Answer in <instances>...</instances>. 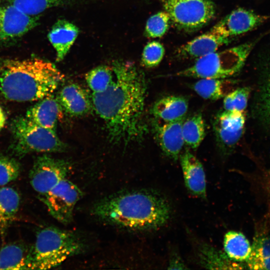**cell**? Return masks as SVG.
Instances as JSON below:
<instances>
[{
  "mask_svg": "<svg viewBox=\"0 0 270 270\" xmlns=\"http://www.w3.org/2000/svg\"><path fill=\"white\" fill-rule=\"evenodd\" d=\"M224 248L226 255L234 262L247 261L252 252V246L246 238L241 232L235 231L226 234Z\"/></svg>",
  "mask_w": 270,
  "mask_h": 270,
  "instance_id": "23",
  "label": "cell"
},
{
  "mask_svg": "<svg viewBox=\"0 0 270 270\" xmlns=\"http://www.w3.org/2000/svg\"><path fill=\"white\" fill-rule=\"evenodd\" d=\"M92 214L111 225L132 230L159 228L172 214L168 200L156 192L134 190L105 198L93 206Z\"/></svg>",
  "mask_w": 270,
  "mask_h": 270,
  "instance_id": "2",
  "label": "cell"
},
{
  "mask_svg": "<svg viewBox=\"0 0 270 270\" xmlns=\"http://www.w3.org/2000/svg\"><path fill=\"white\" fill-rule=\"evenodd\" d=\"M262 36L196 59L190 66L174 76L200 78H228L238 73Z\"/></svg>",
  "mask_w": 270,
  "mask_h": 270,
  "instance_id": "5",
  "label": "cell"
},
{
  "mask_svg": "<svg viewBox=\"0 0 270 270\" xmlns=\"http://www.w3.org/2000/svg\"><path fill=\"white\" fill-rule=\"evenodd\" d=\"M84 248V240L76 232L53 226L44 227L37 232L30 248V270L56 268Z\"/></svg>",
  "mask_w": 270,
  "mask_h": 270,
  "instance_id": "4",
  "label": "cell"
},
{
  "mask_svg": "<svg viewBox=\"0 0 270 270\" xmlns=\"http://www.w3.org/2000/svg\"><path fill=\"white\" fill-rule=\"evenodd\" d=\"M170 22V17L165 10L152 15L146 21L145 36L151 38L162 37L168 30Z\"/></svg>",
  "mask_w": 270,
  "mask_h": 270,
  "instance_id": "29",
  "label": "cell"
},
{
  "mask_svg": "<svg viewBox=\"0 0 270 270\" xmlns=\"http://www.w3.org/2000/svg\"><path fill=\"white\" fill-rule=\"evenodd\" d=\"M170 22L186 31L198 30L211 21L216 6L210 0H160Z\"/></svg>",
  "mask_w": 270,
  "mask_h": 270,
  "instance_id": "7",
  "label": "cell"
},
{
  "mask_svg": "<svg viewBox=\"0 0 270 270\" xmlns=\"http://www.w3.org/2000/svg\"><path fill=\"white\" fill-rule=\"evenodd\" d=\"M164 46L157 41L148 42L144 46L142 56V63L147 68L158 66L164 55Z\"/></svg>",
  "mask_w": 270,
  "mask_h": 270,
  "instance_id": "31",
  "label": "cell"
},
{
  "mask_svg": "<svg viewBox=\"0 0 270 270\" xmlns=\"http://www.w3.org/2000/svg\"><path fill=\"white\" fill-rule=\"evenodd\" d=\"M85 78L92 93H99L109 87L114 80V74L112 68L100 66L88 72Z\"/></svg>",
  "mask_w": 270,
  "mask_h": 270,
  "instance_id": "27",
  "label": "cell"
},
{
  "mask_svg": "<svg viewBox=\"0 0 270 270\" xmlns=\"http://www.w3.org/2000/svg\"><path fill=\"white\" fill-rule=\"evenodd\" d=\"M230 40L210 30L181 46L178 54L183 58L198 59L217 51Z\"/></svg>",
  "mask_w": 270,
  "mask_h": 270,
  "instance_id": "16",
  "label": "cell"
},
{
  "mask_svg": "<svg viewBox=\"0 0 270 270\" xmlns=\"http://www.w3.org/2000/svg\"><path fill=\"white\" fill-rule=\"evenodd\" d=\"M204 120L200 114H196L184 120L182 133L184 144L192 149L197 148L205 136Z\"/></svg>",
  "mask_w": 270,
  "mask_h": 270,
  "instance_id": "25",
  "label": "cell"
},
{
  "mask_svg": "<svg viewBox=\"0 0 270 270\" xmlns=\"http://www.w3.org/2000/svg\"><path fill=\"white\" fill-rule=\"evenodd\" d=\"M234 88V82L228 78H200L192 86L199 96L211 100L224 98Z\"/></svg>",
  "mask_w": 270,
  "mask_h": 270,
  "instance_id": "20",
  "label": "cell"
},
{
  "mask_svg": "<svg viewBox=\"0 0 270 270\" xmlns=\"http://www.w3.org/2000/svg\"><path fill=\"white\" fill-rule=\"evenodd\" d=\"M270 18L268 16L239 8L232 11L211 29L214 32L230 40L260 26Z\"/></svg>",
  "mask_w": 270,
  "mask_h": 270,
  "instance_id": "10",
  "label": "cell"
},
{
  "mask_svg": "<svg viewBox=\"0 0 270 270\" xmlns=\"http://www.w3.org/2000/svg\"><path fill=\"white\" fill-rule=\"evenodd\" d=\"M20 166L15 159L0 156V186H5L16 180L20 175Z\"/></svg>",
  "mask_w": 270,
  "mask_h": 270,
  "instance_id": "32",
  "label": "cell"
},
{
  "mask_svg": "<svg viewBox=\"0 0 270 270\" xmlns=\"http://www.w3.org/2000/svg\"><path fill=\"white\" fill-rule=\"evenodd\" d=\"M12 130L13 150L18 155L32 152H61L66 148L55 130L41 126L26 116L14 120Z\"/></svg>",
  "mask_w": 270,
  "mask_h": 270,
  "instance_id": "6",
  "label": "cell"
},
{
  "mask_svg": "<svg viewBox=\"0 0 270 270\" xmlns=\"http://www.w3.org/2000/svg\"><path fill=\"white\" fill-rule=\"evenodd\" d=\"M245 122L244 111L224 110L216 114L213 129L223 148H231L238 143L243 134Z\"/></svg>",
  "mask_w": 270,
  "mask_h": 270,
  "instance_id": "11",
  "label": "cell"
},
{
  "mask_svg": "<svg viewBox=\"0 0 270 270\" xmlns=\"http://www.w3.org/2000/svg\"><path fill=\"white\" fill-rule=\"evenodd\" d=\"M38 101L28 109L25 116L41 126L56 131L63 110L57 98L50 94Z\"/></svg>",
  "mask_w": 270,
  "mask_h": 270,
  "instance_id": "17",
  "label": "cell"
},
{
  "mask_svg": "<svg viewBox=\"0 0 270 270\" xmlns=\"http://www.w3.org/2000/svg\"><path fill=\"white\" fill-rule=\"evenodd\" d=\"M197 256L201 266L208 269H238L240 268L235 262H232L225 252L216 250L204 242L199 243L197 248Z\"/></svg>",
  "mask_w": 270,
  "mask_h": 270,
  "instance_id": "22",
  "label": "cell"
},
{
  "mask_svg": "<svg viewBox=\"0 0 270 270\" xmlns=\"http://www.w3.org/2000/svg\"><path fill=\"white\" fill-rule=\"evenodd\" d=\"M64 78L52 63L38 58L11 60L0 71V90L16 102L39 100L52 94Z\"/></svg>",
  "mask_w": 270,
  "mask_h": 270,
  "instance_id": "3",
  "label": "cell"
},
{
  "mask_svg": "<svg viewBox=\"0 0 270 270\" xmlns=\"http://www.w3.org/2000/svg\"><path fill=\"white\" fill-rule=\"evenodd\" d=\"M246 262L251 269L270 270V237L266 236L256 240Z\"/></svg>",
  "mask_w": 270,
  "mask_h": 270,
  "instance_id": "26",
  "label": "cell"
},
{
  "mask_svg": "<svg viewBox=\"0 0 270 270\" xmlns=\"http://www.w3.org/2000/svg\"><path fill=\"white\" fill-rule=\"evenodd\" d=\"M20 197L14 188H0V228L7 226L15 217L20 206Z\"/></svg>",
  "mask_w": 270,
  "mask_h": 270,
  "instance_id": "24",
  "label": "cell"
},
{
  "mask_svg": "<svg viewBox=\"0 0 270 270\" xmlns=\"http://www.w3.org/2000/svg\"><path fill=\"white\" fill-rule=\"evenodd\" d=\"M56 98L62 110L72 116H84L93 108L92 98L88 92L76 84L63 86Z\"/></svg>",
  "mask_w": 270,
  "mask_h": 270,
  "instance_id": "14",
  "label": "cell"
},
{
  "mask_svg": "<svg viewBox=\"0 0 270 270\" xmlns=\"http://www.w3.org/2000/svg\"><path fill=\"white\" fill-rule=\"evenodd\" d=\"M78 28L65 20H58L52 26L48 38L56 52V60H64L78 34Z\"/></svg>",
  "mask_w": 270,
  "mask_h": 270,
  "instance_id": "18",
  "label": "cell"
},
{
  "mask_svg": "<svg viewBox=\"0 0 270 270\" xmlns=\"http://www.w3.org/2000/svg\"><path fill=\"white\" fill-rule=\"evenodd\" d=\"M28 249L20 244H10L0 250V270H30Z\"/></svg>",
  "mask_w": 270,
  "mask_h": 270,
  "instance_id": "21",
  "label": "cell"
},
{
  "mask_svg": "<svg viewBox=\"0 0 270 270\" xmlns=\"http://www.w3.org/2000/svg\"><path fill=\"white\" fill-rule=\"evenodd\" d=\"M24 13L30 16H38L46 10L63 4L66 0H8Z\"/></svg>",
  "mask_w": 270,
  "mask_h": 270,
  "instance_id": "28",
  "label": "cell"
},
{
  "mask_svg": "<svg viewBox=\"0 0 270 270\" xmlns=\"http://www.w3.org/2000/svg\"><path fill=\"white\" fill-rule=\"evenodd\" d=\"M180 162L184 184L193 194L206 198V182L203 166L198 158L188 150L180 155Z\"/></svg>",
  "mask_w": 270,
  "mask_h": 270,
  "instance_id": "15",
  "label": "cell"
},
{
  "mask_svg": "<svg viewBox=\"0 0 270 270\" xmlns=\"http://www.w3.org/2000/svg\"><path fill=\"white\" fill-rule=\"evenodd\" d=\"M184 118L172 122L154 120V130L155 138L164 154L176 160L184 144L182 133Z\"/></svg>",
  "mask_w": 270,
  "mask_h": 270,
  "instance_id": "13",
  "label": "cell"
},
{
  "mask_svg": "<svg viewBox=\"0 0 270 270\" xmlns=\"http://www.w3.org/2000/svg\"><path fill=\"white\" fill-rule=\"evenodd\" d=\"M2 0H0V1H2Z\"/></svg>",
  "mask_w": 270,
  "mask_h": 270,
  "instance_id": "36",
  "label": "cell"
},
{
  "mask_svg": "<svg viewBox=\"0 0 270 270\" xmlns=\"http://www.w3.org/2000/svg\"><path fill=\"white\" fill-rule=\"evenodd\" d=\"M114 80L104 92L92 93L93 108L104 121L111 140L128 144L142 138L147 84L144 74L130 62H112Z\"/></svg>",
  "mask_w": 270,
  "mask_h": 270,
  "instance_id": "1",
  "label": "cell"
},
{
  "mask_svg": "<svg viewBox=\"0 0 270 270\" xmlns=\"http://www.w3.org/2000/svg\"><path fill=\"white\" fill-rule=\"evenodd\" d=\"M168 269H186L181 258L176 254L172 256L170 258Z\"/></svg>",
  "mask_w": 270,
  "mask_h": 270,
  "instance_id": "34",
  "label": "cell"
},
{
  "mask_svg": "<svg viewBox=\"0 0 270 270\" xmlns=\"http://www.w3.org/2000/svg\"><path fill=\"white\" fill-rule=\"evenodd\" d=\"M70 169V164L65 160L48 155L38 157L30 170L29 178L31 186L39 198L67 178Z\"/></svg>",
  "mask_w": 270,
  "mask_h": 270,
  "instance_id": "8",
  "label": "cell"
},
{
  "mask_svg": "<svg viewBox=\"0 0 270 270\" xmlns=\"http://www.w3.org/2000/svg\"><path fill=\"white\" fill-rule=\"evenodd\" d=\"M6 122V116L4 112L0 106V130L4 127Z\"/></svg>",
  "mask_w": 270,
  "mask_h": 270,
  "instance_id": "35",
  "label": "cell"
},
{
  "mask_svg": "<svg viewBox=\"0 0 270 270\" xmlns=\"http://www.w3.org/2000/svg\"><path fill=\"white\" fill-rule=\"evenodd\" d=\"M38 18L27 14L10 4L0 7V40L21 37L37 25Z\"/></svg>",
  "mask_w": 270,
  "mask_h": 270,
  "instance_id": "12",
  "label": "cell"
},
{
  "mask_svg": "<svg viewBox=\"0 0 270 270\" xmlns=\"http://www.w3.org/2000/svg\"><path fill=\"white\" fill-rule=\"evenodd\" d=\"M261 102L264 114L270 121V78L262 91Z\"/></svg>",
  "mask_w": 270,
  "mask_h": 270,
  "instance_id": "33",
  "label": "cell"
},
{
  "mask_svg": "<svg viewBox=\"0 0 270 270\" xmlns=\"http://www.w3.org/2000/svg\"><path fill=\"white\" fill-rule=\"evenodd\" d=\"M250 91L248 87L233 90L224 98V110L244 111L248 106Z\"/></svg>",
  "mask_w": 270,
  "mask_h": 270,
  "instance_id": "30",
  "label": "cell"
},
{
  "mask_svg": "<svg viewBox=\"0 0 270 270\" xmlns=\"http://www.w3.org/2000/svg\"><path fill=\"white\" fill-rule=\"evenodd\" d=\"M82 194L80 189L67 178L40 199L56 220L68 224L72 222L74 207Z\"/></svg>",
  "mask_w": 270,
  "mask_h": 270,
  "instance_id": "9",
  "label": "cell"
},
{
  "mask_svg": "<svg viewBox=\"0 0 270 270\" xmlns=\"http://www.w3.org/2000/svg\"><path fill=\"white\" fill-rule=\"evenodd\" d=\"M188 100L179 96H164L154 104L152 112L156 120L172 122L184 118L187 112Z\"/></svg>",
  "mask_w": 270,
  "mask_h": 270,
  "instance_id": "19",
  "label": "cell"
}]
</instances>
